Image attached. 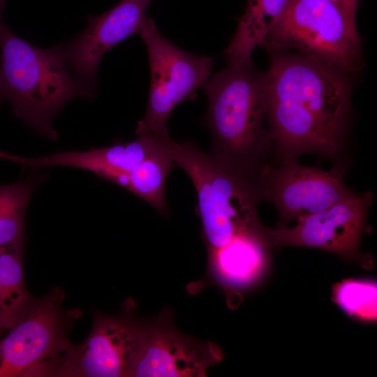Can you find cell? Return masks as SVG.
I'll return each mask as SVG.
<instances>
[{
    "label": "cell",
    "instance_id": "cell-4",
    "mask_svg": "<svg viewBox=\"0 0 377 377\" xmlns=\"http://www.w3.org/2000/svg\"><path fill=\"white\" fill-rule=\"evenodd\" d=\"M173 162L191 179L207 253L258 227L260 201L256 184L234 172L190 141L170 142Z\"/></svg>",
    "mask_w": 377,
    "mask_h": 377
},
{
    "label": "cell",
    "instance_id": "cell-18",
    "mask_svg": "<svg viewBox=\"0 0 377 377\" xmlns=\"http://www.w3.org/2000/svg\"><path fill=\"white\" fill-rule=\"evenodd\" d=\"M43 177L0 185V247L24 239L29 199Z\"/></svg>",
    "mask_w": 377,
    "mask_h": 377
},
{
    "label": "cell",
    "instance_id": "cell-1",
    "mask_svg": "<svg viewBox=\"0 0 377 377\" xmlns=\"http://www.w3.org/2000/svg\"><path fill=\"white\" fill-rule=\"evenodd\" d=\"M265 75L272 161L313 154L348 162L356 76L292 52L269 53Z\"/></svg>",
    "mask_w": 377,
    "mask_h": 377
},
{
    "label": "cell",
    "instance_id": "cell-19",
    "mask_svg": "<svg viewBox=\"0 0 377 377\" xmlns=\"http://www.w3.org/2000/svg\"><path fill=\"white\" fill-rule=\"evenodd\" d=\"M377 286L369 279H347L333 286L332 300L347 315L357 320H376Z\"/></svg>",
    "mask_w": 377,
    "mask_h": 377
},
{
    "label": "cell",
    "instance_id": "cell-22",
    "mask_svg": "<svg viewBox=\"0 0 377 377\" xmlns=\"http://www.w3.org/2000/svg\"><path fill=\"white\" fill-rule=\"evenodd\" d=\"M3 331L4 330L0 327V337L1 336Z\"/></svg>",
    "mask_w": 377,
    "mask_h": 377
},
{
    "label": "cell",
    "instance_id": "cell-9",
    "mask_svg": "<svg viewBox=\"0 0 377 377\" xmlns=\"http://www.w3.org/2000/svg\"><path fill=\"white\" fill-rule=\"evenodd\" d=\"M298 160L271 162L257 182L260 200L277 210L276 228L286 227L290 221L320 212L355 192L345 182L348 162L337 163L323 170L302 165Z\"/></svg>",
    "mask_w": 377,
    "mask_h": 377
},
{
    "label": "cell",
    "instance_id": "cell-20",
    "mask_svg": "<svg viewBox=\"0 0 377 377\" xmlns=\"http://www.w3.org/2000/svg\"><path fill=\"white\" fill-rule=\"evenodd\" d=\"M15 325V323L8 308L3 291L0 286V327L8 330Z\"/></svg>",
    "mask_w": 377,
    "mask_h": 377
},
{
    "label": "cell",
    "instance_id": "cell-12",
    "mask_svg": "<svg viewBox=\"0 0 377 377\" xmlns=\"http://www.w3.org/2000/svg\"><path fill=\"white\" fill-rule=\"evenodd\" d=\"M151 0H121L99 15H88V24L64 44V56L72 76L86 98L96 96L102 57L117 44L138 34Z\"/></svg>",
    "mask_w": 377,
    "mask_h": 377
},
{
    "label": "cell",
    "instance_id": "cell-8",
    "mask_svg": "<svg viewBox=\"0 0 377 377\" xmlns=\"http://www.w3.org/2000/svg\"><path fill=\"white\" fill-rule=\"evenodd\" d=\"M374 201L371 191L355 192L320 212L298 219L293 227L264 226V233L272 247L317 249L372 269L373 256L360 250V242L368 228L367 217Z\"/></svg>",
    "mask_w": 377,
    "mask_h": 377
},
{
    "label": "cell",
    "instance_id": "cell-5",
    "mask_svg": "<svg viewBox=\"0 0 377 377\" xmlns=\"http://www.w3.org/2000/svg\"><path fill=\"white\" fill-rule=\"evenodd\" d=\"M262 47L292 52L356 76L364 68L356 17L333 0H288Z\"/></svg>",
    "mask_w": 377,
    "mask_h": 377
},
{
    "label": "cell",
    "instance_id": "cell-2",
    "mask_svg": "<svg viewBox=\"0 0 377 377\" xmlns=\"http://www.w3.org/2000/svg\"><path fill=\"white\" fill-rule=\"evenodd\" d=\"M208 99L202 121L211 135L208 152L257 186L272 161L266 123L265 72L251 62H230L202 86Z\"/></svg>",
    "mask_w": 377,
    "mask_h": 377
},
{
    "label": "cell",
    "instance_id": "cell-21",
    "mask_svg": "<svg viewBox=\"0 0 377 377\" xmlns=\"http://www.w3.org/2000/svg\"><path fill=\"white\" fill-rule=\"evenodd\" d=\"M343 8L349 15L356 17L359 7V0H333Z\"/></svg>",
    "mask_w": 377,
    "mask_h": 377
},
{
    "label": "cell",
    "instance_id": "cell-15",
    "mask_svg": "<svg viewBox=\"0 0 377 377\" xmlns=\"http://www.w3.org/2000/svg\"><path fill=\"white\" fill-rule=\"evenodd\" d=\"M288 0H248L236 31L225 50L228 63L251 62L253 50L279 20Z\"/></svg>",
    "mask_w": 377,
    "mask_h": 377
},
{
    "label": "cell",
    "instance_id": "cell-17",
    "mask_svg": "<svg viewBox=\"0 0 377 377\" xmlns=\"http://www.w3.org/2000/svg\"><path fill=\"white\" fill-rule=\"evenodd\" d=\"M24 239L0 247V286L17 324L36 301L29 293L23 274Z\"/></svg>",
    "mask_w": 377,
    "mask_h": 377
},
{
    "label": "cell",
    "instance_id": "cell-14",
    "mask_svg": "<svg viewBox=\"0 0 377 377\" xmlns=\"http://www.w3.org/2000/svg\"><path fill=\"white\" fill-rule=\"evenodd\" d=\"M130 142L82 151H65L62 164L86 170L124 187L128 175L147 158L165 151L169 141L140 135Z\"/></svg>",
    "mask_w": 377,
    "mask_h": 377
},
{
    "label": "cell",
    "instance_id": "cell-16",
    "mask_svg": "<svg viewBox=\"0 0 377 377\" xmlns=\"http://www.w3.org/2000/svg\"><path fill=\"white\" fill-rule=\"evenodd\" d=\"M175 166L169 142L167 149L147 158L128 175L124 188L145 200L161 214L167 216L168 208L165 185L168 176Z\"/></svg>",
    "mask_w": 377,
    "mask_h": 377
},
{
    "label": "cell",
    "instance_id": "cell-10",
    "mask_svg": "<svg viewBox=\"0 0 377 377\" xmlns=\"http://www.w3.org/2000/svg\"><path fill=\"white\" fill-rule=\"evenodd\" d=\"M64 293L57 288L36 299L26 315L0 337V377L27 376L34 367L64 350L77 309H66Z\"/></svg>",
    "mask_w": 377,
    "mask_h": 377
},
{
    "label": "cell",
    "instance_id": "cell-3",
    "mask_svg": "<svg viewBox=\"0 0 377 377\" xmlns=\"http://www.w3.org/2000/svg\"><path fill=\"white\" fill-rule=\"evenodd\" d=\"M0 0V93L3 101L36 133L54 139L52 121L71 100L84 98L64 56V43L42 49L23 40L3 21Z\"/></svg>",
    "mask_w": 377,
    "mask_h": 377
},
{
    "label": "cell",
    "instance_id": "cell-11",
    "mask_svg": "<svg viewBox=\"0 0 377 377\" xmlns=\"http://www.w3.org/2000/svg\"><path fill=\"white\" fill-rule=\"evenodd\" d=\"M168 307L143 319L139 347L128 377H205L223 358L209 341L182 333Z\"/></svg>",
    "mask_w": 377,
    "mask_h": 377
},
{
    "label": "cell",
    "instance_id": "cell-13",
    "mask_svg": "<svg viewBox=\"0 0 377 377\" xmlns=\"http://www.w3.org/2000/svg\"><path fill=\"white\" fill-rule=\"evenodd\" d=\"M263 228L261 223L226 246L207 252L206 272L200 280L186 286L188 293L196 295L216 286L224 292L228 306L237 307L243 293L259 284L269 269L272 247Z\"/></svg>",
    "mask_w": 377,
    "mask_h": 377
},
{
    "label": "cell",
    "instance_id": "cell-6",
    "mask_svg": "<svg viewBox=\"0 0 377 377\" xmlns=\"http://www.w3.org/2000/svg\"><path fill=\"white\" fill-rule=\"evenodd\" d=\"M138 34L147 47L151 78L147 110L137 124L135 134L168 140V118L180 103L196 98V89L211 76L214 59L176 46L150 17Z\"/></svg>",
    "mask_w": 377,
    "mask_h": 377
},
{
    "label": "cell",
    "instance_id": "cell-7",
    "mask_svg": "<svg viewBox=\"0 0 377 377\" xmlns=\"http://www.w3.org/2000/svg\"><path fill=\"white\" fill-rule=\"evenodd\" d=\"M131 297L117 315L97 312L91 332L81 343L39 364L34 376L128 377L141 337L142 318Z\"/></svg>",
    "mask_w": 377,
    "mask_h": 377
},
{
    "label": "cell",
    "instance_id": "cell-23",
    "mask_svg": "<svg viewBox=\"0 0 377 377\" xmlns=\"http://www.w3.org/2000/svg\"><path fill=\"white\" fill-rule=\"evenodd\" d=\"M3 102V99H2V97H1V93H0V104Z\"/></svg>",
    "mask_w": 377,
    "mask_h": 377
}]
</instances>
